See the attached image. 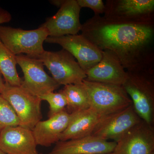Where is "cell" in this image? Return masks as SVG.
<instances>
[{
    "label": "cell",
    "mask_w": 154,
    "mask_h": 154,
    "mask_svg": "<svg viewBox=\"0 0 154 154\" xmlns=\"http://www.w3.org/2000/svg\"><path fill=\"white\" fill-rule=\"evenodd\" d=\"M81 31L100 50L112 53L126 71L154 68V25L116 23L94 15Z\"/></svg>",
    "instance_id": "6da1fadb"
},
{
    "label": "cell",
    "mask_w": 154,
    "mask_h": 154,
    "mask_svg": "<svg viewBox=\"0 0 154 154\" xmlns=\"http://www.w3.org/2000/svg\"><path fill=\"white\" fill-rule=\"evenodd\" d=\"M127 72L122 85L141 119L152 125L154 113V68Z\"/></svg>",
    "instance_id": "7a4b0ae2"
},
{
    "label": "cell",
    "mask_w": 154,
    "mask_h": 154,
    "mask_svg": "<svg viewBox=\"0 0 154 154\" xmlns=\"http://www.w3.org/2000/svg\"><path fill=\"white\" fill-rule=\"evenodd\" d=\"M90 107L101 116L115 113L130 105L132 101L122 85L83 80Z\"/></svg>",
    "instance_id": "3957f363"
},
{
    "label": "cell",
    "mask_w": 154,
    "mask_h": 154,
    "mask_svg": "<svg viewBox=\"0 0 154 154\" xmlns=\"http://www.w3.org/2000/svg\"><path fill=\"white\" fill-rule=\"evenodd\" d=\"M104 17L116 23L154 25V0H107Z\"/></svg>",
    "instance_id": "277c9868"
},
{
    "label": "cell",
    "mask_w": 154,
    "mask_h": 154,
    "mask_svg": "<svg viewBox=\"0 0 154 154\" xmlns=\"http://www.w3.org/2000/svg\"><path fill=\"white\" fill-rule=\"evenodd\" d=\"M1 95L10 103L16 113L20 126L32 130L42 118L41 99L24 86L5 83Z\"/></svg>",
    "instance_id": "5b68a950"
},
{
    "label": "cell",
    "mask_w": 154,
    "mask_h": 154,
    "mask_svg": "<svg viewBox=\"0 0 154 154\" xmlns=\"http://www.w3.org/2000/svg\"><path fill=\"white\" fill-rule=\"evenodd\" d=\"M49 36L42 26L36 29L25 30L0 25V39L17 56L24 54L36 58L44 52L43 43Z\"/></svg>",
    "instance_id": "8992f818"
},
{
    "label": "cell",
    "mask_w": 154,
    "mask_h": 154,
    "mask_svg": "<svg viewBox=\"0 0 154 154\" xmlns=\"http://www.w3.org/2000/svg\"><path fill=\"white\" fill-rule=\"evenodd\" d=\"M35 58L41 61L60 86L80 84L87 77L75 59L65 50L57 51L45 50Z\"/></svg>",
    "instance_id": "52a82bcc"
},
{
    "label": "cell",
    "mask_w": 154,
    "mask_h": 154,
    "mask_svg": "<svg viewBox=\"0 0 154 154\" xmlns=\"http://www.w3.org/2000/svg\"><path fill=\"white\" fill-rule=\"evenodd\" d=\"M142 120L131 105L115 113L102 116L91 135L116 143Z\"/></svg>",
    "instance_id": "ba28073f"
},
{
    "label": "cell",
    "mask_w": 154,
    "mask_h": 154,
    "mask_svg": "<svg viewBox=\"0 0 154 154\" xmlns=\"http://www.w3.org/2000/svg\"><path fill=\"white\" fill-rule=\"evenodd\" d=\"M17 64L22 69V85L38 97L54 92L59 85L45 71L43 63L37 58L24 54L16 56Z\"/></svg>",
    "instance_id": "9c48e42d"
},
{
    "label": "cell",
    "mask_w": 154,
    "mask_h": 154,
    "mask_svg": "<svg viewBox=\"0 0 154 154\" xmlns=\"http://www.w3.org/2000/svg\"><path fill=\"white\" fill-rule=\"evenodd\" d=\"M45 42L60 45L77 60L85 72L97 64L102 58V51L82 34L48 36Z\"/></svg>",
    "instance_id": "30bf717a"
},
{
    "label": "cell",
    "mask_w": 154,
    "mask_h": 154,
    "mask_svg": "<svg viewBox=\"0 0 154 154\" xmlns=\"http://www.w3.org/2000/svg\"><path fill=\"white\" fill-rule=\"evenodd\" d=\"M59 8L55 15L41 26L47 30L50 37L78 34L82 24L80 21L81 8L77 0H64Z\"/></svg>",
    "instance_id": "8fae6325"
},
{
    "label": "cell",
    "mask_w": 154,
    "mask_h": 154,
    "mask_svg": "<svg viewBox=\"0 0 154 154\" xmlns=\"http://www.w3.org/2000/svg\"><path fill=\"white\" fill-rule=\"evenodd\" d=\"M154 150L153 127L142 120L116 142L111 154H151Z\"/></svg>",
    "instance_id": "7c38bea8"
},
{
    "label": "cell",
    "mask_w": 154,
    "mask_h": 154,
    "mask_svg": "<svg viewBox=\"0 0 154 154\" xmlns=\"http://www.w3.org/2000/svg\"><path fill=\"white\" fill-rule=\"evenodd\" d=\"M102 52L100 61L85 72V79L122 85L127 78V72L112 53L108 51H102Z\"/></svg>",
    "instance_id": "4fadbf2b"
},
{
    "label": "cell",
    "mask_w": 154,
    "mask_h": 154,
    "mask_svg": "<svg viewBox=\"0 0 154 154\" xmlns=\"http://www.w3.org/2000/svg\"><path fill=\"white\" fill-rule=\"evenodd\" d=\"M31 130L17 126L0 131V149L8 154H39Z\"/></svg>",
    "instance_id": "5bb4252c"
},
{
    "label": "cell",
    "mask_w": 154,
    "mask_h": 154,
    "mask_svg": "<svg viewBox=\"0 0 154 154\" xmlns=\"http://www.w3.org/2000/svg\"><path fill=\"white\" fill-rule=\"evenodd\" d=\"M116 143L104 140L93 135L66 141H60L47 154H109Z\"/></svg>",
    "instance_id": "9a60e30c"
},
{
    "label": "cell",
    "mask_w": 154,
    "mask_h": 154,
    "mask_svg": "<svg viewBox=\"0 0 154 154\" xmlns=\"http://www.w3.org/2000/svg\"><path fill=\"white\" fill-rule=\"evenodd\" d=\"M74 115V113H69L66 109L47 120L38 122L32 130L36 144L49 147L60 141Z\"/></svg>",
    "instance_id": "2e32d148"
},
{
    "label": "cell",
    "mask_w": 154,
    "mask_h": 154,
    "mask_svg": "<svg viewBox=\"0 0 154 154\" xmlns=\"http://www.w3.org/2000/svg\"><path fill=\"white\" fill-rule=\"evenodd\" d=\"M74 113L73 118L61 135L60 141H63L91 135L102 117L91 107Z\"/></svg>",
    "instance_id": "e0dca14e"
},
{
    "label": "cell",
    "mask_w": 154,
    "mask_h": 154,
    "mask_svg": "<svg viewBox=\"0 0 154 154\" xmlns=\"http://www.w3.org/2000/svg\"><path fill=\"white\" fill-rule=\"evenodd\" d=\"M16 56L0 39V72L5 83L12 86H21L22 80L17 72Z\"/></svg>",
    "instance_id": "ac0fdd59"
},
{
    "label": "cell",
    "mask_w": 154,
    "mask_h": 154,
    "mask_svg": "<svg viewBox=\"0 0 154 154\" xmlns=\"http://www.w3.org/2000/svg\"><path fill=\"white\" fill-rule=\"evenodd\" d=\"M61 91L66 98L67 102L66 110L69 113L90 108L89 99L82 82L66 85Z\"/></svg>",
    "instance_id": "d6986e66"
},
{
    "label": "cell",
    "mask_w": 154,
    "mask_h": 154,
    "mask_svg": "<svg viewBox=\"0 0 154 154\" xmlns=\"http://www.w3.org/2000/svg\"><path fill=\"white\" fill-rule=\"evenodd\" d=\"M42 101H46L49 105L48 117L50 118L66 110L67 102L65 96L61 91L50 92L39 97Z\"/></svg>",
    "instance_id": "ffe728a7"
},
{
    "label": "cell",
    "mask_w": 154,
    "mask_h": 154,
    "mask_svg": "<svg viewBox=\"0 0 154 154\" xmlns=\"http://www.w3.org/2000/svg\"><path fill=\"white\" fill-rule=\"evenodd\" d=\"M19 125L17 114L10 103L0 94V131L8 127Z\"/></svg>",
    "instance_id": "44dd1931"
},
{
    "label": "cell",
    "mask_w": 154,
    "mask_h": 154,
    "mask_svg": "<svg viewBox=\"0 0 154 154\" xmlns=\"http://www.w3.org/2000/svg\"><path fill=\"white\" fill-rule=\"evenodd\" d=\"M78 5L82 8H88L94 11L95 15L104 14L105 5L102 0H77Z\"/></svg>",
    "instance_id": "7402d4cb"
},
{
    "label": "cell",
    "mask_w": 154,
    "mask_h": 154,
    "mask_svg": "<svg viewBox=\"0 0 154 154\" xmlns=\"http://www.w3.org/2000/svg\"><path fill=\"white\" fill-rule=\"evenodd\" d=\"M12 20V15L7 10L0 8V25L8 23Z\"/></svg>",
    "instance_id": "603a6c76"
},
{
    "label": "cell",
    "mask_w": 154,
    "mask_h": 154,
    "mask_svg": "<svg viewBox=\"0 0 154 154\" xmlns=\"http://www.w3.org/2000/svg\"><path fill=\"white\" fill-rule=\"evenodd\" d=\"M64 1V0H54V1H50V2L54 5L60 8L63 3Z\"/></svg>",
    "instance_id": "cb8c5ba5"
},
{
    "label": "cell",
    "mask_w": 154,
    "mask_h": 154,
    "mask_svg": "<svg viewBox=\"0 0 154 154\" xmlns=\"http://www.w3.org/2000/svg\"><path fill=\"white\" fill-rule=\"evenodd\" d=\"M5 85V82L4 81V78H3L2 75L0 72V94L2 93Z\"/></svg>",
    "instance_id": "d4e9b609"
},
{
    "label": "cell",
    "mask_w": 154,
    "mask_h": 154,
    "mask_svg": "<svg viewBox=\"0 0 154 154\" xmlns=\"http://www.w3.org/2000/svg\"><path fill=\"white\" fill-rule=\"evenodd\" d=\"M0 154H8L6 153H5V152L2 151L0 149Z\"/></svg>",
    "instance_id": "484cf974"
},
{
    "label": "cell",
    "mask_w": 154,
    "mask_h": 154,
    "mask_svg": "<svg viewBox=\"0 0 154 154\" xmlns=\"http://www.w3.org/2000/svg\"><path fill=\"white\" fill-rule=\"evenodd\" d=\"M151 154H154V152L152 153Z\"/></svg>",
    "instance_id": "4316f807"
},
{
    "label": "cell",
    "mask_w": 154,
    "mask_h": 154,
    "mask_svg": "<svg viewBox=\"0 0 154 154\" xmlns=\"http://www.w3.org/2000/svg\"><path fill=\"white\" fill-rule=\"evenodd\" d=\"M109 154H111V153Z\"/></svg>",
    "instance_id": "83f0119b"
}]
</instances>
